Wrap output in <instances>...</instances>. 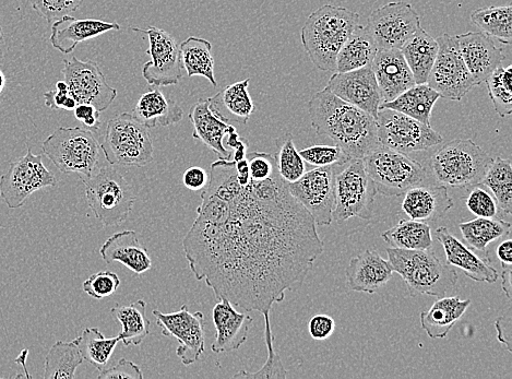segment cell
<instances>
[{"mask_svg": "<svg viewBox=\"0 0 512 379\" xmlns=\"http://www.w3.org/2000/svg\"><path fill=\"white\" fill-rule=\"evenodd\" d=\"M85 0H31L32 8L47 22H55L70 16Z\"/></svg>", "mask_w": 512, "mask_h": 379, "instance_id": "cell-48", "label": "cell"}, {"mask_svg": "<svg viewBox=\"0 0 512 379\" xmlns=\"http://www.w3.org/2000/svg\"><path fill=\"white\" fill-rule=\"evenodd\" d=\"M386 252L392 270L401 276L412 298L420 295L444 298L457 286V271L443 263L431 248L408 251L389 247Z\"/></svg>", "mask_w": 512, "mask_h": 379, "instance_id": "cell-4", "label": "cell"}, {"mask_svg": "<svg viewBox=\"0 0 512 379\" xmlns=\"http://www.w3.org/2000/svg\"><path fill=\"white\" fill-rule=\"evenodd\" d=\"M485 82L495 112L500 117H509L512 113V66H499Z\"/></svg>", "mask_w": 512, "mask_h": 379, "instance_id": "cell-43", "label": "cell"}, {"mask_svg": "<svg viewBox=\"0 0 512 379\" xmlns=\"http://www.w3.org/2000/svg\"><path fill=\"white\" fill-rule=\"evenodd\" d=\"M502 288L507 295V298L511 300L512 291V265H502Z\"/></svg>", "mask_w": 512, "mask_h": 379, "instance_id": "cell-57", "label": "cell"}, {"mask_svg": "<svg viewBox=\"0 0 512 379\" xmlns=\"http://www.w3.org/2000/svg\"><path fill=\"white\" fill-rule=\"evenodd\" d=\"M201 200L183 247L218 300L270 313L324 253L314 218L278 171L264 181L237 172Z\"/></svg>", "mask_w": 512, "mask_h": 379, "instance_id": "cell-1", "label": "cell"}, {"mask_svg": "<svg viewBox=\"0 0 512 379\" xmlns=\"http://www.w3.org/2000/svg\"><path fill=\"white\" fill-rule=\"evenodd\" d=\"M45 105L53 110L74 111L77 101L70 96L69 91H49L43 94Z\"/></svg>", "mask_w": 512, "mask_h": 379, "instance_id": "cell-52", "label": "cell"}, {"mask_svg": "<svg viewBox=\"0 0 512 379\" xmlns=\"http://www.w3.org/2000/svg\"><path fill=\"white\" fill-rule=\"evenodd\" d=\"M213 307L212 319L216 327V340L212 343L214 353H226L240 349L247 341L253 318L245 313L235 310V307L226 299Z\"/></svg>", "mask_w": 512, "mask_h": 379, "instance_id": "cell-23", "label": "cell"}, {"mask_svg": "<svg viewBox=\"0 0 512 379\" xmlns=\"http://www.w3.org/2000/svg\"><path fill=\"white\" fill-rule=\"evenodd\" d=\"M440 98V94L427 84H416L395 100L381 104L380 109L394 110L431 126L434 106Z\"/></svg>", "mask_w": 512, "mask_h": 379, "instance_id": "cell-33", "label": "cell"}, {"mask_svg": "<svg viewBox=\"0 0 512 379\" xmlns=\"http://www.w3.org/2000/svg\"><path fill=\"white\" fill-rule=\"evenodd\" d=\"M63 74L69 94L78 104H91L101 113L109 109L117 97V90L107 84L100 66L90 59H65Z\"/></svg>", "mask_w": 512, "mask_h": 379, "instance_id": "cell-18", "label": "cell"}, {"mask_svg": "<svg viewBox=\"0 0 512 379\" xmlns=\"http://www.w3.org/2000/svg\"><path fill=\"white\" fill-rule=\"evenodd\" d=\"M2 58H3V52H2V50H0V63H2ZM6 85H7L6 76L4 74V71L2 69H0V94L3 93Z\"/></svg>", "mask_w": 512, "mask_h": 379, "instance_id": "cell-58", "label": "cell"}, {"mask_svg": "<svg viewBox=\"0 0 512 379\" xmlns=\"http://www.w3.org/2000/svg\"><path fill=\"white\" fill-rule=\"evenodd\" d=\"M466 206L476 218H500L499 213L502 212L490 189L481 183L472 186Z\"/></svg>", "mask_w": 512, "mask_h": 379, "instance_id": "cell-47", "label": "cell"}, {"mask_svg": "<svg viewBox=\"0 0 512 379\" xmlns=\"http://www.w3.org/2000/svg\"><path fill=\"white\" fill-rule=\"evenodd\" d=\"M265 317V340L268 350V359L267 362L261 369L256 373H247L246 371L238 372L234 375V378H287L288 373L285 371L282 361L280 359V355L276 352L275 346V336L272 334L271 323H270V313L264 314Z\"/></svg>", "mask_w": 512, "mask_h": 379, "instance_id": "cell-45", "label": "cell"}, {"mask_svg": "<svg viewBox=\"0 0 512 379\" xmlns=\"http://www.w3.org/2000/svg\"><path fill=\"white\" fill-rule=\"evenodd\" d=\"M101 149L111 165L145 168L153 161V144L146 126L123 113L107 123Z\"/></svg>", "mask_w": 512, "mask_h": 379, "instance_id": "cell-8", "label": "cell"}, {"mask_svg": "<svg viewBox=\"0 0 512 379\" xmlns=\"http://www.w3.org/2000/svg\"><path fill=\"white\" fill-rule=\"evenodd\" d=\"M183 68L188 77H204L213 87H217L214 76V57L212 44L205 39L189 37L180 45Z\"/></svg>", "mask_w": 512, "mask_h": 379, "instance_id": "cell-38", "label": "cell"}, {"mask_svg": "<svg viewBox=\"0 0 512 379\" xmlns=\"http://www.w3.org/2000/svg\"><path fill=\"white\" fill-rule=\"evenodd\" d=\"M435 236L444 248L448 265L461 269L464 275L475 282L493 284L499 279L498 271L491 266L490 258L480 257L472 248L451 234L448 228H438Z\"/></svg>", "mask_w": 512, "mask_h": 379, "instance_id": "cell-21", "label": "cell"}, {"mask_svg": "<svg viewBox=\"0 0 512 379\" xmlns=\"http://www.w3.org/2000/svg\"><path fill=\"white\" fill-rule=\"evenodd\" d=\"M209 181L208 173L205 169L192 167L186 170L183 175V183L190 191H201Z\"/></svg>", "mask_w": 512, "mask_h": 379, "instance_id": "cell-54", "label": "cell"}, {"mask_svg": "<svg viewBox=\"0 0 512 379\" xmlns=\"http://www.w3.org/2000/svg\"><path fill=\"white\" fill-rule=\"evenodd\" d=\"M305 163L315 168L342 167L350 157L339 146H313L300 151Z\"/></svg>", "mask_w": 512, "mask_h": 379, "instance_id": "cell-46", "label": "cell"}, {"mask_svg": "<svg viewBox=\"0 0 512 379\" xmlns=\"http://www.w3.org/2000/svg\"><path fill=\"white\" fill-rule=\"evenodd\" d=\"M401 208L411 219L422 222H436L443 219L454 207V200L448 194V187L442 185L415 186L403 195Z\"/></svg>", "mask_w": 512, "mask_h": 379, "instance_id": "cell-25", "label": "cell"}, {"mask_svg": "<svg viewBox=\"0 0 512 379\" xmlns=\"http://www.w3.org/2000/svg\"><path fill=\"white\" fill-rule=\"evenodd\" d=\"M376 122L379 144L404 155L430 150L444 141L431 126L394 110L380 109Z\"/></svg>", "mask_w": 512, "mask_h": 379, "instance_id": "cell-11", "label": "cell"}, {"mask_svg": "<svg viewBox=\"0 0 512 379\" xmlns=\"http://www.w3.org/2000/svg\"><path fill=\"white\" fill-rule=\"evenodd\" d=\"M384 103L395 100L415 84L401 50L379 49L371 65Z\"/></svg>", "mask_w": 512, "mask_h": 379, "instance_id": "cell-22", "label": "cell"}, {"mask_svg": "<svg viewBox=\"0 0 512 379\" xmlns=\"http://www.w3.org/2000/svg\"><path fill=\"white\" fill-rule=\"evenodd\" d=\"M438 49L437 40L422 27L401 47L404 59L412 71L415 84H427Z\"/></svg>", "mask_w": 512, "mask_h": 379, "instance_id": "cell-32", "label": "cell"}, {"mask_svg": "<svg viewBox=\"0 0 512 379\" xmlns=\"http://www.w3.org/2000/svg\"><path fill=\"white\" fill-rule=\"evenodd\" d=\"M132 115L149 129L180 123L183 120L184 111L176 102L166 98L162 91L153 89L142 94Z\"/></svg>", "mask_w": 512, "mask_h": 379, "instance_id": "cell-30", "label": "cell"}, {"mask_svg": "<svg viewBox=\"0 0 512 379\" xmlns=\"http://www.w3.org/2000/svg\"><path fill=\"white\" fill-rule=\"evenodd\" d=\"M89 208L105 227L123 224L135 204L134 189L114 165L82 177Z\"/></svg>", "mask_w": 512, "mask_h": 379, "instance_id": "cell-6", "label": "cell"}, {"mask_svg": "<svg viewBox=\"0 0 512 379\" xmlns=\"http://www.w3.org/2000/svg\"><path fill=\"white\" fill-rule=\"evenodd\" d=\"M119 286H121V280L114 272L100 271L83 282L82 289L92 299L100 301L113 295Z\"/></svg>", "mask_w": 512, "mask_h": 379, "instance_id": "cell-49", "label": "cell"}, {"mask_svg": "<svg viewBox=\"0 0 512 379\" xmlns=\"http://www.w3.org/2000/svg\"><path fill=\"white\" fill-rule=\"evenodd\" d=\"M392 276H394V270L389 260L372 250H366L353 257L345 269L347 286L355 292L374 294L385 287Z\"/></svg>", "mask_w": 512, "mask_h": 379, "instance_id": "cell-24", "label": "cell"}, {"mask_svg": "<svg viewBox=\"0 0 512 379\" xmlns=\"http://www.w3.org/2000/svg\"><path fill=\"white\" fill-rule=\"evenodd\" d=\"M459 52L472 75L475 85L480 86L502 66L504 55L490 35L484 32H468L455 37Z\"/></svg>", "mask_w": 512, "mask_h": 379, "instance_id": "cell-20", "label": "cell"}, {"mask_svg": "<svg viewBox=\"0 0 512 379\" xmlns=\"http://www.w3.org/2000/svg\"><path fill=\"white\" fill-rule=\"evenodd\" d=\"M100 255L107 265L121 263L136 275H144L152 268V259L135 231L115 233L100 248Z\"/></svg>", "mask_w": 512, "mask_h": 379, "instance_id": "cell-27", "label": "cell"}, {"mask_svg": "<svg viewBox=\"0 0 512 379\" xmlns=\"http://www.w3.org/2000/svg\"><path fill=\"white\" fill-rule=\"evenodd\" d=\"M359 22V14L329 4L309 15L301 38L305 52L318 69L335 73L338 54Z\"/></svg>", "mask_w": 512, "mask_h": 379, "instance_id": "cell-3", "label": "cell"}, {"mask_svg": "<svg viewBox=\"0 0 512 379\" xmlns=\"http://www.w3.org/2000/svg\"><path fill=\"white\" fill-rule=\"evenodd\" d=\"M276 160L281 179L288 184L299 181L306 172L305 161L296 149L291 135L282 142Z\"/></svg>", "mask_w": 512, "mask_h": 379, "instance_id": "cell-44", "label": "cell"}, {"mask_svg": "<svg viewBox=\"0 0 512 379\" xmlns=\"http://www.w3.org/2000/svg\"><path fill=\"white\" fill-rule=\"evenodd\" d=\"M379 49H398L421 27L416 10L407 2L389 3L374 10L366 26Z\"/></svg>", "mask_w": 512, "mask_h": 379, "instance_id": "cell-17", "label": "cell"}, {"mask_svg": "<svg viewBox=\"0 0 512 379\" xmlns=\"http://www.w3.org/2000/svg\"><path fill=\"white\" fill-rule=\"evenodd\" d=\"M391 248L418 251L430 250L433 246V235L430 224L416 220H401L395 227L381 234Z\"/></svg>", "mask_w": 512, "mask_h": 379, "instance_id": "cell-37", "label": "cell"}, {"mask_svg": "<svg viewBox=\"0 0 512 379\" xmlns=\"http://www.w3.org/2000/svg\"><path fill=\"white\" fill-rule=\"evenodd\" d=\"M83 360L102 371L109 364L119 338H105L98 328H86L75 339Z\"/></svg>", "mask_w": 512, "mask_h": 379, "instance_id": "cell-40", "label": "cell"}, {"mask_svg": "<svg viewBox=\"0 0 512 379\" xmlns=\"http://www.w3.org/2000/svg\"><path fill=\"white\" fill-rule=\"evenodd\" d=\"M189 121L194 128L193 137L204 142L219 159H230L231 152L224 146V138L236 132L234 126L225 123L210 109L209 99H200L189 112Z\"/></svg>", "mask_w": 512, "mask_h": 379, "instance_id": "cell-28", "label": "cell"}, {"mask_svg": "<svg viewBox=\"0 0 512 379\" xmlns=\"http://www.w3.org/2000/svg\"><path fill=\"white\" fill-rule=\"evenodd\" d=\"M497 257L502 265H512L511 240H506L497 247Z\"/></svg>", "mask_w": 512, "mask_h": 379, "instance_id": "cell-56", "label": "cell"}, {"mask_svg": "<svg viewBox=\"0 0 512 379\" xmlns=\"http://www.w3.org/2000/svg\"><path fill=\"white\" fill-rule=\"evenodd\" d=\"M3 39H4L3 30H2V28H0V44H2Z\"/></svg>", "mask_w": 512, "mask_h": 379, "instance_id": "cell-60", "label": "cell"}, {"mask_svg": "<svg viewBox=\"0 0 512 379\" xmlns=\"http://www.w3.org/2000/svg\"><path fill=\"white\" fill-rule=\"evenodd\" d=\"M337 167L315 168L299 181L288 184L291 195L309 212L320 227L332 223L335 208Z\"/></svg>", "mask_w": 512, "mask_h": 379, "instance_id": "cell-16", "label": "cell"}, {"mask_svg": "<svg viewBox=\"0 0 512 379\" xmlns=\"http://www.w3.org/2000/svg\"><path fill=\"white\" fill-rule=\"evenodd\" d=\"M42 150L62 173L89 177L97 171L102 149L90 130L59 127L43 141Z\"/></svg>", "mask_w": 512, "mask_h": 379, "instance_id": "cell-7", "label": "cell"}, {"mask_svg": "<svg viewBox=\"0 0 512 379\" xmlns=\"http://www.w3.org/2000/svg\"><path fill=\"white\" fill-rule=\"evenodd\" d=\"M99 379H144L140 366L132 361L121 359L111 369L100 371Z\"/></svg>", "mask_w": 512, "mask_h": 379, "instance_id": "cell-50", "label": "cell"}, {"mask_svg": "<svg viewBox=\"0 0 512 379\" xmlns=\"http://www.w3.org/2000/svg\"><path fill=\"white\" fill-rule=\"evenodd\" d=\"M347 169L337 174L335 208L332 219L339 223L352 218L371 220L377 189L367 174L362 159L348 163Z\"/></svg>", "mask_w": 512, "mask_h": 379, "instance_id": "cell-10", "label": "cell"}, {"mask_svg": "<svg viewBox=\"0 0 512 379\" xmlns=\"http://www.w3.org/2000/svg\"><path fill=\"white\" fill-rule=\"evenodd\" d=\"M438 53L427 79V85L440 97L461 101L476 86L472 75L459 52L455 37L440 35Z\"/></svg>", "mask_w": 512, "mask_h": 379, "instance_id": "cell-12", "label": "cell"}, {"mask_svg": "<svg viewBox=\"0 0 512 379\" xmlns=\"http://www.w3.org/2000/svg\"><path fill=\"white\" fill-rule=\"evenodd\" d=\"M470 305V300L462 301L459 296L438 299L430 310L421 313V325L427 336L432 339L446 338Z\"/></svg>", "mask_w": 512, "mask_h": 379, "instance_id": "cell-31", "label": "cell"}, {"mask_svg": "<svg viewBox=\"0 0 512 379\" xmlns=\"http://www.w3.org/2000/svg\"><path fill=\"white\" fill-rule=\"evenodd\" d=\"M42 155H27L10 162L6 174L0 177V195L10 209H18L26 204L35 192L57 185L55 175L47 170Z\"/></svg>", "mask_w": 512, "mask_h": 379, "instance_id": "cell-13", "label": "cell"}, {"mask_svg": "<svg viewBox=\"0 0 512 379\" xmlns=\"http://www.w3.org/2000/svg\"><path fill=\"white\" fill-rule=\"evenodd\" d=\"M56 90L58 91H69L66 81H58L56 84Z\"/></svg>", "mask_w": 512, "mask_h": 379, "instance_id": "cell-59", "label": "cell"}, {"mask_svg": "<svg viewBox=\"0 0 512 379\" xmlns=\"http://www.w3.org/2000/svg\"><path fill=\"white\" fill-rule=\"evenodd\" d=\"M493 158L471 139H455L437 149L427 160L437 185L468 188L480 184Z\"/></svg>", "mask_w": 512, "mask_h": 379, "instance_id": "cell-5", "label": "cell"}, {"mask_svg": "<svg viewBox=\"0 0 512 379\" xmlns=\"http://www.w3.org/2000/svg\"><path fill=\"white\" fill-rule=\"evenodd\" d=\"M115 30H121V26L115 22L65 16L53 22L50 40L54 49L63 54H70L80 43Z\"/></svg>", "mask_w": 512, "mask_h": 379, "instance_id": "cell-26", "label": "cell"}, {"mask_svg": "<svg viewBox=\"0 0 512 379\" xmlns=\"http://www.w3.org/2000/svg\"><path fill=\"white\" fill-rule=\"evenodd\" d=\"M157 325L165 337H173L178 341L177 357L186 366L200 361L205 353V315L201 312L190 313L189 307L183 305L180 311L164 314L159 310L152 312Z\"/></svg>", "mask_w": 512, "mask_h": 379, "instance_id": "cell-14", "label": "cell"}, {"mask_svg": "<svg viewBox=\"0 0 512 379\" xmlns=\"http://www.w3.org/2000/svg\"><path fill=\"white\" fill-rule=\"evenodd\" d=\"M495 327L497 330L498 339L503 345L506 346L509 352H512L511 349V312L510 309L507 312L506 316H500L497 318L495 322Z\"/></svg>", "mask_w": 512, "mask_h": 379, "instance_id": "cell-55", "label": "cell"}, {"mask_svg": "<svg viewBox=\"0 0 512 379\" xmlns=\"http://www.w3.org/2000/svg\"><path fill=\"white\" fill-rule=\"evenodd\" d=\"M250 79L235 82L209 99L210 109L225 123L247 125L255 111V104L248 92Z\"/></svg>", "mask_w": 512, "mask_h": 379, "instance_id": "cell-29", "label": "cell"}, {"mask_svg": "<svg viewBox=\"0 0 512 379\" xmlns=\"http://www.w3.org/2000/svg\"><path fill=\"white\" fill-rule=\"evenodd\" d=\"M336 327L335 319L324 314L314 316L308 323L309 335L318 341L330 338L335 333Z\"/></svg>", "mask_w": 512, "mask_h": 379, "instance_id": "cell-51", "label": "cell"}, {"mask_svg": "<svg viewBox=\"0 0 512 379\" xmlns=\"http://www.w3.org/2000/svg\"><path fill=\"white\" fill-rule=\"evenodd\" d=\"M308 113L317 135L335 141L351 160L380 146L376 118L325 89L309 100Z\"/></svg>", "mask_w": 512, "mask_h": 379, "instance_id": "cell-2", "label": "cell"}, {"mask_svg": "<svg viewBox=\"0 0 512 379\" xmlns=\"http://www.w3.org/2000/svg\"><path fill=\"white\" fill-rule=\"evenodd\" d=\"M75 117L90 132L97 133L101 128L100 112L91 104H78L74 110Z\"/></svg>", "mask_w": 512, "mask_h": 379, "instance_id": "cell-53", "label": "cell"}, {"mask_svg": "<svg viewBox=\"0 0 512 379\" xmlns=\"http://www.w3.org/2000/svg\"><path fill=\"white\" fill-rule=\"evenodd\" d=\"M378 52L371 32L365 26L357 25L337 57L335 73H347L371 66Z\"/></svg>", "mask_w": 512, "mask_h": 379, "instance_id": "cell-34", "label": "cell"}, {"mask_svg": "<svg viewBox=\"0 0 512 379\" xmlns=\"http://www.w3.org/2000/svg\"><path fill=\"white\" fill-rule=\"evenodd\" d=\"M495 197L500 211L512 213V165L510 159L497 157L493 160L481 182Z\"/></svg>", "mask_w": 512, "mask_h": 379, "instance_id": "cell-41", "label": "cell"}, {"mask_svg": "<svg viewBox=\"0 0 512 379\" xmlns=\"http://www.w3.org/2000/svg\"><path fill=\"white\" fill-rule=\"evenodd\" d=\"M462 238L473 251L490 258L488 246L511 233V223L502 218H476L459 224Z\"/></svg>", "mask_w": 512, "mask_h": 379, "instance_id": "cell-35", "label": "cell"}, {"mask_svg": "<svg viewBox=\"0 0 512 379\" xmlns=\"http://www.w3.org/2000/svg\"><path fill=\"white\" fill-rule=\"evenodd\" d=\"M83 361L75 340L57 341L46 355L44 378L73 379Z\"/></svg>", "mask_w": 512, "mask_h": 379, "instance_id": "cell-39", "label": "cell"}, {"mask_svg": "<svg viewBox=\"0 0 512 379\" xmlns=\"http://www.w3.org/2000/svg\"><path fill=\"white\" fill-rule=\"evenodd\" d=\"M362 160L377 193L386 197L403 196L426 179L423 164L385 146L380 145Z\"/></svg>", "mask_w": 512, "mask_h": 379, "instance_id": "cell-9", "label": "cell"}, {"mask_svg": "<svg viewBox=\"0 0 512 379\" xmlns=\"http://www.w3.org/2000/svg\"><path fill=\"white\" fill-rule=\"evenodd\" d=\"M115 321L122 324L119 342L125 347L140 346L150 334V321L147 317V303L138 300L127 306H115L111 309Z\"/></svg>", "mask_w": 512, "mask_h": 379, "instance_id": "cell-36", "label": "cell"}, {"mask_svg": "<svg viewBox=\"0 0 512 379\" xmlns=\"http://www.w3.org/2000/svg\"><path fill=\"white\" fill-rule=\"evenodd\" d=\"M325 90L375 118L384 103L371 66L333 74Z\"/></svg>", "mask_w": 512, "mask_h": 379, "instance_id": "cell-19", "label": "cell"}, {"mask_svg": "<svg viewBox=\"0 0 512 379\" xmlns=\"http://www.w3.org/2000/svg\"><path fill=\"white\" fill-rule=\"evenodd\" d=\"M471 21L482 32L504 44L512 39V7L500 6L474 10Z\"/></svg>", "mask_w": 512, "mask_h": 379, "instance_id": "cell-42", "label": "cell"}, {"mask_svg": "<svg viewBox=\"0 0 512 379\" xmlns=\"http://www.w3.org/2000/svg\"><path fill=\"white\" fill-rule=\"evenodd\" d=\"M133 30L146 34L149 40L146 54L151 61L142 67V76L148 84L156 87L177 85L183 79L184 73L180 45L173 35L156 27Z\"/></svg>", "mask_w": 512, "mask_h": 379, "instance_id": "cell-15", "label": "cell"}]
</instances>
